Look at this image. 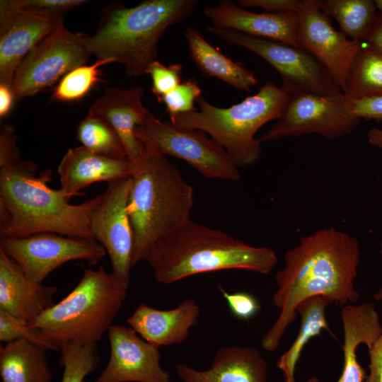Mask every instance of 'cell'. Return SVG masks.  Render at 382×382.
<instances>
[{"label":"cell","instance_id":"cell-1","mask_svg":"<svg viewBox=\"0 0 382 382\" xmlns=\"http://www.w3.org/2000/svg\"><path fill=\"white\" fill-rule=\"evenodd\" d=\"M360 255L357 238L334 227L302 236L287 250L284 265L275 274L277 288L272 296L280 312L261 340L262 348L269 352L278 349L298 316V306L308 298L323 296L342 307L356 303Z\"/></svg>","mask_w":382,"mask_h":382},{"label":"cell","instance_id":"cell-2","mask_svg":"<svg viewBox=\"0 0 382 382\" xmlns=\"http://www.w3.org/2000/svg\"><path fill=\"white\" fill-rule=\"evenodd\" d=\"M37 171L35 162L21 159L14 139L1 141V237L54 233L94 240L91 215L101 195L71 204L61 189H52L47 184L52 179L50 170L40 175H36Z\"/></svg>","mask_w":382,"mask_h":382},{"label":"cell","instance_id":"cell-3","mask_svg":"<svg viewBox=\"0 0 382 382\" xmlns=\"http://www.w3.org/2000/svg\"><path fill=\"white\" fill-rule=\"evenodd\" d=\"M155 280L170 284L195 274L242 270L271 272L278 262L275 250L257 247L190 219L157 241L145 260Z\"/></svg>","mask_w":382,"mask_h":382},{"label":"cell","instance_id":"cell-4","mask_svg":"<svg viewBox=\"0 0 382 382\" xmlns=\"http://www.w3.org/2000/svg\"><path fill=\"white\" fill-rule=\"evenodd\" d=\"M197 0H147L136 6H110L86 43L96 59L124 65L129 77L147 74L157 60L158 41L170 26L194 13Z\"/></svg>","mask_w":382,"mask_h":382},{"label":"cell","instance_id":"cell-5","mask_svg":"<svg viewBox=\"0 0 382 382\" xmlns=\"http://www.w3.org/2000/svg\"><path fill=\"white\" fill-rule=\"evenodd\" d=\"M131 176L127 212L133 231L132 265L191 219L193 188L166 156L145 151Z\"/></svg>","mask_w":382,"mask_h":382},{"label":"cell","instance_id":"cell-6","mask_svg":"<svg viewBox=\"0 0 382 382\" xmlns=\"http://www.w3.org/2000/svg\"><path fill=\"white\" fill-rule=\"evenodd\" d=\"M127 289L102 267L84 268L72 291L29 325L58 350L70 342L97 345L122 308Z\"/></svg>","mask_w":382,"mask_h":382},{"label":"cell","instance_id":"cell-7","mask_svg":"<svg viewBox=\"0 0 382 382\" xmlns=\"http://www.w3.org/2000/svg\"><path fill=\"white\" fill-rule=\"evenodd\" d=\"M289 96L288 91L272 81L229 108L216 107L200 96L196 100L199 110L177 115L170 122L208 134L226 150L238 168H245L260 158L262 143L255 137L257 130L279 118Z\"/></svg>","mask_w":382,"mask_h":382},{"label":"cell","instance_id":"cell-8","mask_svg":"<svg viewBox=\"0 0 382 382\" xmlns=\"http://www.w3.org/2000/svg\"><path fill=\"white\" fill-rule=\"evenodd\" d=\"M134 135L146 153L184 160L206 178L229 181L241 178L238 168L226 150L202 130L162 122L149 111L136 127Z\"/></svg>","mask_w":382,"mask_h":382},{"label":"cell","instance_id":"cell-9","mask_svg":"<svg viewBox=\"0 0 382 382\" xmlns=\"http://www.w3.org/2000/svg\"><path fill=\"white\" fill-rule=\"evenodd\" d=\"M209 33L231 45L244 47L270 63L290 94L311 93L335 99L345 98L322 64L305 50L233 30L207 27Z\"/></svg>","mask_w":382,"mask_h":382},{"label":"cell","instance_id":"cell-10","mask_svg":"<svg viewBox=\"0 0 382 382\" xmlns=\"http://www.w3.org/2000/svg\"><path fill=\"white\" fill-rule=\"evenodd\" d=\"M87 35L56 25L25 56L12 81L15 100L34 96L52 86L72 69L86 64L91 53Z\"/></svg>","mask_w":382,"mask_h":382},{"label":"cell","instance_id":"cell-11","mask_svg":"<svg viewBox=\"0 0 382 382\" xmlns=\"http://www.w3.org/2000/svg\"><path fill=\"white\" fill-rule=\"evenodd\" d=\"M361 120L349 110L347 99H335L311 93L290 94L277 122L260 138L262 143L289 137L319 134L337 139L351 134Z\"/></svg>","mask_w":382,"mask_h":382},{"label":"cell","instance_id":"cell-12","mask_svg":"<svg viewBox=\"0 0 382 382\" xmlns=\"http://www.w3.org/2000/svg\"><path fill=\"white\" fill-rule=\"evenodd\" d=\"M0 249L37 284H42L50 273L67 262L81 260L96 264L107 254L95 240L54 233L23 238L1 237Z\"/></svg>","mask_w":382,"mask_h":382},{"label":"cell","instance_id":"cell-13","mask_svg":"<svg viewBox=\"0 0 382 382\" xmlns=\"http://www.w3.org/2000/svg\"><path fill=\"white\" fill-rule=\"evenodd\" d=\"M131 177L108 183L91 215L94 240L108 255L112 273L128 289L132 268L133 231L127 212Z\"/></svg>","mask_w":382,"mask_h":382},{"label":"cell","instance_id":"cell-14","mask_svg":"<svg viewBox=\"0 0 382 382\" xmlns=\"http://www.w3.org/2000/svg\"><path fill=\"white\" fill-rule=\"evenodd\" d=\"M297 13L300 47L325 69L335 83L345 91L348 74L361 42L337 30L320 8V0H303Z\"/></svg>","mask_w":382,"mask_h":382},{"label":"cell","instance_id":"cell-15","mask_svg":"<svg viewBox=\"0 0 382 382\" xmlns=\"http://www.w3.org/2000/svg\"><path fill=\"white\" fill-rule=\"evenodd\" d=\"M108 337L110 359L95 382H172L160 364L159 347L132 328L112 325Z\"/></svg>","mask_w":382,"mask_h":382},{"label":"cell","instance_id":"cell-16","mask_svg":"<svg viewBox=\"0 0 382 382\" xmlns=\"http://www.w3.org/2000/svg\"><path fill=\"white\" fill-rule=\"evenodd\" d=\"M64 17L44 18L0 6V83L11 87L25 56Z\"/></svg>","mask_w":382,"mask_h":382},{"label":"cell","instance_id":"cell-17","mask_svg":"<svg viewBox=\"0 0 382 382\" xmlns=\"http://www.w3.org/2000/svg\"><path fill=\"white\" fill-rule=\"evenodd\" d=\"M204 14L212 26L301 47L296 13H256L232 1L221 0L216 6L205 7Z\"/></svg>","mask_w":382,"mask_h":382},{"label":"cell","instance_id":"cell-18","mask_svg":"<svg viewBox=\"0 0 382 382\" xmlns=\"http://www.w3.org/2000/svg\"><path fill=\"white\" fill-rule=\"evenodd\" d=\"M141 86L122 89L107 87L101 96L91 105L88 113L106 120L119 134L131 161L140 160L145 154L142 143L134 130L149 111L142 103Z\"/></svg>","mask_w":382,"mask_h":382},{"label":"cell","instance_id":"cell-19","mask_svg":"<svg viewBox=\"0 0 382 382\" xmlns=\"http://www.w3.org/2000/svg\"><path fill=\"white\" fill-rule=\"evenodd\" d=\"M57 288L37 284L0 249V309L32 324L54 304Z\"/></svg>","mask_w":382,"mask_h":382},{"label":"cell","instance_id":"cell-20","mask_svg":"<svg viewBox=\"0 0 382 382\" xmlns=\"http://www.w3.org/2000/svg\"><path fill=\"white\" fill-rule=\"evenodd\" d=\"M136 165L127 158L114 159L97 154L83 146L71 148L57 168L60 189L69 200L93 183L131 177Z\"/></svg>","mask_w":382,"mask_h":382},{"label":"cell","instance_id":"cell-21","mask_svg":"<svg viewBox=\"0 0 382 382\" xmlns=\"http://www.w3.org/2000/svg\"><path fill=\"white\" fill-rule=\"evenodd\" d=\"M200 308L187 299L175 308L160 310L139 303L127 322L140 337L158 347L183 343L198 322Z\"/></svg>","mask_w":382,"mask_h":382},{"label":"cell","instance_id":"cell-22","mask_svg":"<svg viewBox=\"0 0 382 382\" xmlns=\"http://www.w3.org/2000/svg\"><path fill=\"white\" fill-rule=\"evenodd\" d=\"M176 373L183 382H267V364L261 352L239 345L219 348L207 370L180 364Z\"/></svg>","mask_w":382,"mask_h":382},{"label":"cell","instance_id":"cell-23","mask_svg":"<svg viewBox=\"0 0 382 382\" xmlns=\"http://www.w3.org/2000/svg\"><path fill=\"white\" fill-rule=\"evenodd\" d=\"M343 328V367L337 382H364L366 371L357 359L358 347L369 348L382 334L380 316L371 303L349 304L342 307Z\"/></svg>","mask_w":382,"mask_h":382},{"label":"cell","instance_id":"cell-24","mask_svg":"<svg viewBox=\"0 0 382 382\" xmlns=\"http://www.w3.org/2000/svg\"><path fill=\"white\" fill-rule=\"evenodd\" d=\"M184 33L190 57L204 75L220 79L244 91H250L257 85L253 71L222 54L197 29L188 26Z\"/></svg>","mask_w":382,"mask_h":382},{"label":"cell","instance_id":"cell-25","mask_svg":"<svg viewBox=\"0 0 382 382\" xmlns=\"http://www.w3.org/2000/svg\"><path fill=\"white\" fill-rule=\"evenodd\" d=\"M47 349L24 339L0 347V376L2 382H50Z\"/></svg>","mask_w":382,"mask_h":382},{"label":"cell","instance_id":"cell-26","mask_svg":"<svg viewBox=\"0 0 382 382\" xmlns=\"http://www.w3.org/2000/svg\"><path fill=\"white\" fill-rule=\"evenodd\" d=\"M331 303L320 296L303 301L297 307L301 318L298 334L291 346L279 357L277 367L282 371L285 382H296L295 369L301 353L308 342L320 335L323 330L330 332L325 310Z\"/></svg>","mask_w":382,"mask_h":382},{"label":"cell","instance_id":"cell-27","mask_svg":"<svg viewBox=\"0 0 382 382\" xmlns=\"http://www.w3.org/2000/svg\"><path fill=\"white\" fill-rule=\"evenodd\" d=\"M344 95L349 100L382 96V53L361 42L351 66Z\"/></svg>","mask_w":382,"mask_h":382},{"label":"cell","instance_id":"cell-28","mask_svg":"<svg viewBox=\"0 0 382 382\" xmlns=\"http://www.w3.org/2000/svg\"><path fill=\"white\" fill-rule=\"evenodd\" d=\"M323 12L340 25L342 32L351 40L362 42L370 31L377 16L372 0L320 1Z\"/></svg>","mask_w":382,"mask_h":382},{"label":"cell","instance_id":"cell-29","mask_svg":"<svg viewBox=\"0 0 382 382\" xmlns=\"http://www.w3.org/2000/svg\"><path fill=\"white\" fill-rule=\"evenodd\" d=\"M76 137L81 146L93 153L114 159L127 158L119 134L100 117L88 113L78 125Z\"/></svg>","mask_w":382,"mask_h":382},{"label":"cell","instance_id":"cell-30","mask_svg":"<svg viewBox=\"0 0 382 382\" xmlns=\"http://www.w3.org/2000/svg\"><path fill=\"white\" fill-rule=\"evenodd\" d=\"M113 63L110 59H96L91 65L78 66L65 74L54 88L52 98L61 102L79 100L102 80L100 67Z\"/></svg>","mask_w":382,"mask_h":382},{"label":"cell","instance_id":"cell-31","mask_svg":"<svg viewBox=\"0 0 382 382\" xmlns=\"http://www.w3.org/2000/svg\"><path fill=\"white\" fill-rule=\"evenodd\" d=\"M64 371L61 382H83L100 363L97 345H80L70 342L59 347Z\"/></svg>","mask_w":382,"mask_h":382},{"label":"cell","instance_id":"cell-32","mask_svg":"<svg viewBox=\"0 0 382 382\" xmlns=\"http://www.w3.org/2000/svg\"><path fill=\"white\" fill-rule=\"evenodd\" d=\"M83 0H1L0 6L44 18L64 17L71 8L82 5Z\"/></svg>","mask_w":382,"mask_h":382},{"label":"cell","instance_id":"cell-33","mask_svg":"<svg viewBox=\"0 0 382 382\" xmlns=\"http://www.w3.org/2000/svg\"><path fill=\"white\" fill-rule=\"evenodd\" d=\"M19 339L26 340L47 350H58L42 336L38 330L0 309V341L7 343Z\"/></svg>","mask_w":382,"mask_h":382},{"label":"cell","instance_id":"cell-34","mask_svg":"<svg viewBox=\"0 0 382 382\" xmlns=\"http://www.w3.org/2000/svg\"><path fill=\"white\" fill-rule=\"evenodd\" d=\"M202 96V90L192 79L181 82L174 90L158 100L163 103L170 119L174 116L196 110L194 103Z\"/></svg>","mask_w":382,"mask_h":382},{"label":"cell","instance_id":"cell-35","mask_svg":"<svg viewBox=\"0 0 382 382\" xmlns=\"http://www.w3.org/2000/svg\"><path fill=\"white\" fill-rule=\"evenodd\" d=\"M147 74L152 80V92L158 100L174 90L182 81V64L166 66L158 60L149 66Z\"/></svg>","mask_w":382,"mask_h":382},{"label":"cell","instance_id":"cell-36","mask_svg":"<svg viewBox=\"0 0 382 382\" xmlns=\"http://www.w3.org/2000/svg\"><path fill=\"white\" fill-rule=\"evenodd\" d=\"M219 289L226 299L231 313L239 320L248 321L260 310L259 301L250 293L244 291L229 293L220 285Z\"/></svg>","mask_w":382,"mask_h":382},{"label":"cell","instance_id":"cell-37","mask_svg":"<svg viewBox=\"0 0 382 382\" xmlns=\"http://www.w3.org/2000/svg\"><path fill=\"white\" fill-rule=\"evenodd\" d=\"M347 99L350 112L360 120L382 121V96L358 100Z\"/></svg>","mask_w":382,"mask_h":382},{"label":"cell","instance_id":"cell-38","mask_svg":"<svg viewBox=\"0 0 382 382\" xmlns=\"http://www.w3.org/2000/svg\"><path fill=\"white\" fill-rule=\"evenodd\" d=\"M243 8L260 7L270 13H297L301 1L298 0H239Z\"/></svg>","mask_w":382,"mask_h":382},{"label":"cell","instance_id":"cell-39","mask_svg":"<svg viewBox=\"0 0 382 382\" xmlns=\"http://www.w3.org/2000/svg\"><path fill=\"white\" fill-rule=\"evenodd\" d=\"M368 349L369 373L364 382H382V334Z\"/></svg>","mask_w":382,"mask_h":382},{"label":"cell","instance_id":"cell-40","mask_svg":"<svg viewBox=\"0 0 382 382\" xmlns=\"http://www.w3.org/2000/svg\"><path fill=\"white\" fill-rule=\"evenodd\" d=\"M362 43L382 53V13L378 12L376 20Z\"/></svg>","mask_w":382,"mask_h":382},{"label":"cell","instance_id":"cell-41","mask_svg":"<svg viewBox=\"0 0 382 382\" xmlns=\"http://www.w3.org/2000/svg\"><path fill=\"white\" fill-rule=\"evenodd\" d=\"M15 100L11 86L0 83V117H5L11 111Z\"/></svg>","mask_w":382,"mask_h":382},{"label":"cell","instance_id":"cell-42","mask_svg":"<svg viewBox=\"0 0 382 382\" xmlns=\"http://www.w3.org/2000/svg\"><path fill=\"white\" fill-rule=\"evenodd\" d=\"M367 140L369 144L382 150V129L378 128L369 129Z\"/></svg>","mask_w":382,"mask_h":382},{"label":"cell","instance_id":"cell-43","mask_svg":"<svg viewBox=\"0 0 382 382\" xmlns=\"http://www.w3.org/2000/svg\"><path fill=\"white\" fill-rule=\"evenodd\" d=\"M379 254L382 260V241L380 243ZM374 298L377 301H382V286L374 294Z\"/></svg>","mask_w":382,"mask_h":382},{"label":"cell","instance_id":"cell-44","mask_svg":"<svg viewBox=\"0 0 382 382\" xmlns=\"http://www.w3.org/2000/svg\"><path fill=\"white\" fill-rule=\"evenodd\" d=\"M377 11H378V13H382V0H376L374 1Z\"/></svg>","mask_w":382,"mask_h":382},{"label":"cell","instance_id":"cell-45","mask_svg":"<svg viewBox=\"0 0 382 382\" xmlns=\"http://www.w3.org/2000/svg\"><path fill=\"white\" fill-rule=\"evenodd\" d=\"M306 382H320V381L317 377L313 376L308 378Z\"/></svg>","mask_w":382,"mask_h":382}]
</instances>
